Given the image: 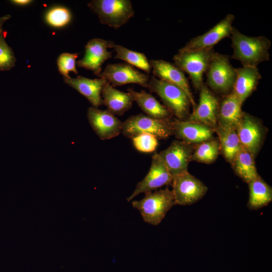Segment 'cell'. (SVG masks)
I'll list each match as a JSON object with an SVG mask.
<instances>
[{
	"label": "cell",
	"instance_id": "1",
	"mask_svg": "<svg viewBox=\"0 0 272 272\" xmlns=\"http://www.w3.org/2000/svg\"><path fill=\"white\" fill-rule=\"evenodd\" d=\"M233 52V59L242 66L257 67L261 62L269 60L270 40L264 36H248L233 27L230 36Z\"/></svg>",
	"mask_w": 272,
	"mask_h": 272
},
{
	"label": "cell",
	"instance_id": "2",
	"mask_svg": "<svg viewBox=\"0 0 272 272\" xmlns=\"http://www.w3.org/2000/svg\"><path fill=\"white\" fill-rule=\"evenodd\" d=\"M215 52L214 48L193 50L180 49L173 59L177 67L188 75L194 88L200 90L204 85L203 75Z\"/></svg>",
	"mask_w": 272,
	"mask_h": 272
},
{
	"label": "cell",
	"instance_id": "3",
	"mask_svg": "<svg viewBox=\"0 0 272 272\" xmlns=\"http://www.w3.org/2000/svg\"><path fill=\"white\" fill-rule=\"evenodd\" d=\"M139 200H133L132 207L140 213L144 222L159 225L169 210L176 205L173 192L168 188L145 193Z\"/></svg>",
	"mask_w": 272,
	"mask_h": 272
},
{
	"label": "cell",
	"instance_id": "4",
	"mask_svg": "<svg viewBox=\"0 0 272 272\" xmlns=\"http://www.w3.org/2000/svg\"><path fill=\"white\" fill-rule=\"evenodd\" d=\"M147 88L159 96L164 106L178 119L184 120L187 118L191 104L188 96L182 89L154 76L149 79Z\"/></svg>",
	"mask_w": 272,
	"mask_h": 272
},
{
	"label": "cell",
	"instance_id": "5",
	"mask_svg": "<svg viewBox=\"0 0 272 272\" xmlns=\"http://www.w3.org/2000/svg\"><path fill=\"white\" fill-rule=\"evenodd\" d=\"M88 7L97 15L101 24L116 29L127 23L134 15L129 0H93Z\"/></svg>",
	"mask_w": 272,
	"mask_h": 272
},
{
	"label": "cell",
	"instance_id": "6",
	"mask_svg": "<svg viewBox=\"0 0 272 272\" xmlns=\"http://www.w3.org/2000/svg\"><path fill=\"white\" fill-rule=\"evenodd\" d=\"M206 74L207 85L212 90L226 95L232 92L236 71L231 64L228 55L215 52Z\"/></svg>",
	"mask_w": 272,
	"mask_h": 272
},
{
	"label": "cell",
	"instance_id": "7",
	"mask_svg": "<svg viewBox=\"0 0 272 272\" xmlns=\"http://www.w3.org/2000/svg\"><path fill=\"white\" fill-rule=\"evenodd\" d=\"M121 132L130 139L149 133L158 139H165L172 135V121L170 119H156L140 113L130 116L123 122Z\"/></svg>",
	"mask_w": 272,
	"mask_h": 272
},
{
	"label": "cell",
	"instance_id": "8",
	"mask_svg": "<svg viewBox=\"0 0 272 272\" xmlns=\"http://www.w3.org/2000/svg\"><path fill=\"white\" fill-rule=\"evenodd\" d=\"M172 191L176 205H192L201 199L208 191L207 186L188 171L173 177Z\"/></svg>",
	"mask_w": 272,
	"mask_h": 272
},
{
	"label": "cell",
	"instance_id": "9",
	"mask_svg": "<svg viewBox=\"0 0 272 272\" xmlns=\"http://www.w3.org/2000/svg\"><path fill=\"white\" fill-rule=\"evenodd\" d=\"M173 178L162 158L156 153L152 156L147 174L138 183L135 189L126 200L130 201L141 193L152 192L164 185H171Z\"/></svg>",
	"mask_w": 272,
	"mask_h": 272
},
{
	"label": "cell",
	"instance_id": "10",
	"mask_svg": "<svg viewBox=\"0 0 272 272\" xmlns=\"http://www.w3.org/2000/svg\"><path fill=\"white\" fill-rule=\"evenodd\" d=\"M196 146L175 140L158 153L173 178L188 171V164Z\"/></svg>",
	"mask_w": 272,
	"mask_h": 272
},
{
	"label": "cell",
	"instance_id": "11",
	"mask_svg": "<svg viewBox=\"0 0 272 272\" xmlns=\"http://www.w3.org/2000/svg\"><path fill=\"white\" fill-rule=\"evenodd\" d=\"M98 77L114 87L135 84L147 88L150 79L148 75L141 73L134 67L121 63L107 65Z\"/></svg>",
	"mask_w": 272,
	"mask_h": 272
},
{
	"label": "cell",
	"instance_id": "12",
	"mask_svg": "<svg viewBox=\"0 0 272 272\" xmlns=\"http://www.w3.org/2000/svg\"><path fill=\"white\" fill-rule=\"evenodd\" d=\"M236 131L241 145L255 157L262 146L264 137V130L258 119L243 112Z\"/></svg>",
	"mask_w": 272,
	"mask_h": 272
},
{
	"label": "cell",
	"instance_id": "13",
	"mask_svg": "<svg viewBox=\"0 0 272 272\" xmlns=\"http://www.w3.org/2000/svg\"><path fill=\"white\" fill-rule=\"evenodd\" d=\"M89 122L101 140L112 139L121 132L123 122L107 109L90 107L87 113Z\"/></svg>",
	"mask_w": 272,
	"mask_h": 272
},
{
	"label": "cell",
	"instance_id": "14",
	"mask_svg": "<svg viewBox=\"0 0 272 272\" xmlns=\"http://www.w3.org/2000/svg\"><path fill=\"white\" fill-rule=\"evenodd\" d=\"M199 91L198 104L186 120L206 125L214 130L218 125L219 101L205 84Z\"/></svg>",
	"mask_w": 272,
	"mask_h": 272
},
{
	"label": "cell",
	"instance_id": "15",
	"mask_svg": "<svg viewBox=\"0 0 272 272\" xmlns=\"http://www.w3.org/2000/svg\"><path fill=\"white\" fill-rule=\"evenodd\" d=\"M114 42L101 38L91 39L85 45L84 57L77 61V65L92 71L96 76L101 73L102 65L112 57V52L108 51Z\"/></svg>",
	"mask_w": 272,
	"mask_h": 272
},
{
	"label": "cell",
	"instance_id": "16",
	"mask_svg": "<svg viewBox=\"0 0 272 272\" xmlns=\"http://www.w3.org/2000/svg\"><path fill=\"white\" fill-rule=\"evenodd\" d=\"M234 19V15L228 14L208 32L190 39L181 49L193 50L214 48L224 38L230 37L234 27L232 24Z\"/></svg>",
	"mask_w": 272,
	"mask_h": 272
},
{
	"label": "cell",
	"instance_id": "17",
	"mask_svg": "<svg viewBox=\"0 0 272 272\" xmlns=\"http://www.w3.org/2000/svg\"><path fill=\"white\" fill-rule=\"evenodd\" d=\"M149 62L154 76L182 89L188 96L194 109L196 104L184 73L174 64L162 59H152Z\"/></svg>",
	"mask_w": 272,
	"mask_h": 272
},
{
	"label": "cell",
	"instance_id": "18",
	"mask_svg": "<svg viewBox=\"0 0 272 272\" xmlns=\"http://www.w3.org/2000/svg\"><path fill=\"white\" fill-rule=\"evenodd\" d=\"M214 130L194 121L176 119L172 121V135L180 141L197 145L213 138Z\"/></svg>",
	"mask_w": 272,
	"mask_h": 272
},
{
	"label": "cell",
	"instance_id": "19",
	"mask_svg": "<svg viewBox=\"0 0 272 272\" xmlns=\"http://www.w3.org/2000/svg\"><path fill=\"white\" fill-rule=\"evenodd\" d=\"M64 82L84 96L92 107L98 108L103 104L101 93L106 81L99 78L91 79L78 76L73 78L69 76L63 78Z\"/></svg>",
	"mask_w": 272,
	"mask_h": 272
},
{
	"label": "cell",
	"instance_id": "20",
	"mask_svg": "<svg viewBox=\"0 0 272 272\" xmlns=\"http://www.w3.org/2000/svg\"><path fill=\"white\" fill-rule=\"evenodd\" d=\"M242 105L232 92L225 96L219 101L218 125L225 128L236 129L243 114L241 109Z\"/></svg>",
	"mask_w": 272,
	"mask_h": 272
},
{
	"label": "cell",
	"instance_id": "21",
	"mask_svg": "<svg viewBox=\"0 0 272 272\" xmlns=\"http://www.w3.org/2000/svg\"><path fill=\"white\" fill-rule=\"evenodd\" d=\"M236 78L232 92L243 104L256 89L261 75L258 69L242 66L236 68Z\"/></svg>",
	"mask_w": 272,
	"mask_h": 272
},
{
	"label": "cell",
	"instance_id": "22",
	"mask_svg": "<svg viewBox=\"0 0 272 272\" xmlns=\"http://www.w3.org/2000/svg\"><path fill=\"white\" fill-rule=\"evenodd\" d=\"M101 97L103 105L114 115H122L131 108L133 102L128 92L116 89L107 82L103 86Z\"/></svg>",
	"mask_w": 272,
	"mask_h": 272
},
{
	"label": "cell",
	"instance_id": "23",
	"mask_svg": "<svg viewBox=\"0 0 272 272\" xmlns=\"http://www.w3.org/2000/svg\"><path fill=\"white\" fill-rule=\"evenodd\" d=\"M127 92L146 115L156 119H170L172 112L161 104L153 95L142 90L137 92L128 88Z\"/></svg>",
	"mask_w": 272,
	"mask_h": 272
},
{
	"label": "cell",
	"instance_id": "24",
	"mask_svg": "<svg viewBox=\"0 0 272 272\" xmlns=\"http://www.w3.org/2000/svg\"><path fill=\"white\" fill-rule=\"evenodd\" d=\"M254 158V157L241 145L231 163L235 173L247 183L259 176Z\"/></svg>",
	"mask_w": 272,
	"mask_h": 272
},
{
	"label": "cell",
	"instance_id": "25",
	"mask_svg": "<svg viewBox=\"0 0 272 272\" xmlns=\"http://www.w3.org/2000/svg\"><path fill=\"white\" fill-rule=\"evenodd\" d=\"M249 199L247 205L251 210L260 209L272 201V188L259 176L249 182Z\"/></svg>",
	"mask_w": 272,
	"mask_h": 272
},
{
	"label": "cell",
	"instance_id": "26",
	"mask_svg": "<svg viewBox=\"0 0 272 272\" xmlns=\"http://www.w3.org/2000/svg\"><path fill=\"white\" fill-rule=\"evenodd\" d=\"M214 131L218 136L221 152L226 160L231 164L241 146L236 129L225 128L217 125Z\"/></svg>",
	"mask_w": 272,
	"mask_h": 272
},
{
	"label": "cell",
	"instance_id": "27",
	"mask_svg": "<svg viewBox=\"0 0 272 272\" xmlns=\"http://www.w3.org/2000/svg\"><path fill=\"white\" fill-rule=\"evenodd\" d=\"M111 48L116 52L115 59L124 61L127 64L150 73L152 70L150 62L146 55L141 52H137L126 47L113 43Z\"/></svg>",
	"mask_w": 272,
	"mask_h": 272
},
{
	"label": "cell",
	"instance_id": "28",
	"mask_svg": "<svg viewBox=\"0 0 272 272\" xmlns=\"http://www.w3.org/2000/svg\"><path fill=\"white\" fill-rule=\"evenodd\" d=\"M220 152L219 141L213 138L196 145L191 160L210 164L217 159Z\"/></svg>",
	"mask_w": 272,
	"mask_h": 272
},
{
	"label": "cell",
	"instance_id": "29",
	"mask_svg": "<svg viewBox=\"0 0 272 272\" xmlns=\"http://www.w3.org/2000/svg\"><path fill=\"white\" fill-rule=\"evenodd\" d=\"M72 20L70 11L63 6H55L48 10L45 15L47 24L54 28H61L70 23Z\"/></svg>",
	"mask_w": 272,
	"mask_h": 272
},
{
	"label": "cell",
	"instance_id": "30",
	"mask_svg": "<svg viewBox=\"0 0 272 272\" xmlns=\"http://www.w3.org/2000/svg\"><path fill=\"white\" fill-rule=\"evenodd\" d=\"M5 33L0 29V70L9 71L15 66L16 57L12 48L5 41Z\"/></svg>",
	"mask_w": 272,
	"mask_h": 272
},
{
	"label": "cell",
	"instance_id": "31",
	"mask_svg": "<svg viewBox=\"0 0 272 272\" xmlns=\"http://www.w3.org/2000/svg\"><path fill=\"white\" fill-rule=\"evenodd\" d=\"M133 145L138 151L143 153H152L158 145V139L149 133H143L131 139Z\"/></svg>",
	"mask_w": 272,
	"mask_h": 272
},
{
	"label": "cell",
	"instance_id": "32",
	"mask_svg": "<svg viewBox=\"0 0 272 272\" xmlns=\"http://www.w3.org/2000/svg\"><path fill=\"white\" fill-rule=\"evenodd\" d=\"M78 53H62L58 57L57 64L59 72L63 78L69 77V73L78 74L76 68V59Z\"/></svg>",
	"mask_w": 272,
	"mask_h": 272
},
{
	"label": "cell",
	"instance_id": "33",
	"mask_svg": "<svg viewBox=\"0 0 272 272\" xmlns=\"http://www.w3.org/2000/svg\"><path fill=\"white\" fill-rule=\"evenodd\" d=\"M32 2L33 1L31 0H12L10 1L12 4L19 6L28 5Z\"/></svg>",
	"mask_w": 272,
	"mask_h": 272
},
{
	"label": "cell",
	"instance_id": "34",
	"mask_svg": "<svg viewBox=\"0 0 272 272\" xmlns=\"http://www.w3.org/2000/svg\"><path fill=\"white\" fill-rule=\"evenodd\" d=\"M10 17V16L9 15H6L3 17H0V29H2L4 23L9 19Z\"/></svg>",
	"mask_w": 272,
	"mask_h": 272
}]
</instances>
